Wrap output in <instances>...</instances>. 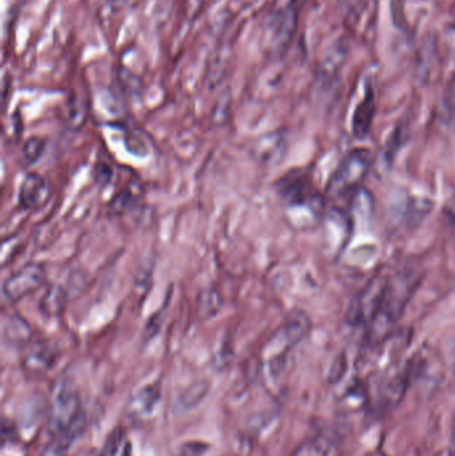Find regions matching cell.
I'll return each instance as SVG.
<instances>
[{
  "label": "cell",
  "instance_id": "e0dca14e",
  "mask_svg": "<svg viewBox=\"0 0 455 456\" xmlns=\"http://www.w3.org/2000/svg\"><path fill=\"white\" fill-rule=\"evenodd\" d=\"M336 450V439L326 434H321L299 444L290 456H333Z\"/></svg>",
  "mask_w": 455,
  "mask_h": 456
},
{
  "label": "cell",
  "instance_id": "7c38bea8",
  "mask_svg": "<svg viewBox=\"0 0 455 456\" xmlns=\"http://www.w3.org/2000/svg\"><path fill=\"white\" fill-rule=\"evenodd\" d=\"M374 115H376V93L373 88L369 87L353 115L352 128L355 138L365 139L370 134Z\"/></svg>",
  "mask_w": 455,
  "mask_h": 456
},
{
  "label": "cell",
  "instance_id": "7402d4cb",
  "mask_svg": "<svg viewBox=\"0 0 455 456\" xmlns=\"http://www.w3.org/2000/svg\"><path fill=\"white\" fill-rule=\"evenodd\" d=\"M74 439L66 436H51L50 444L43 450L42 456H66Z\"/></svg>",
  "mask_w": 455,
  "mask_h": 456
},
{
  "label": "cell",
  "instance_id": "cb8c5ba5",
  "mask_svg": "<svg viewBox=\"0 0 455 456\" xmlns=\"http://www.w3.org/2000/svg\"><path fill=\"white\" fill-rule=\"evenodd\" d=\"M5 240L8 241V244H10V248H8L7 246H4L3 244L2 246V265L3 267H5V265H8V262H10L11 259H12L13 256H15L16 252H18L19 249V239L18 238H8L5 239Z\"/></svg>",
  "mask_w": 455,
  "mask_h": 456
},
{
  "label": "cell",
  "instance_id": "ac0fdd59",
  "mask_svg": "<svg viewBox=\"0 0 455 456\" xmlns=\"http://www.w3.org/2000/svg\"><path fill=\"white\" fill-rule=\"evenodd\" d=\"M141 197V184H127L110 203V213L112 216H125L130 213L138 206Z\"/></svg>",
  "mask_w": 455,
  "mask_h": 456
},
{
  "label": "cell",
  "instance_id": "6da1fadb",
  "mask_svg": "<svg viewBox=\"0 0 455 456\" xmlns=\"http://www.w3.org/2000/svg\"><path fill=\"white\" fill-rule=\"evenodd\" d=\"M419 283L421 276L411 267L378 273L353 300L350 323L363 327L370 342H382L400 321Z\"/></svg>",
  "mask_w": 455,
  "mask_h": 456
},
{
  "label": "cell",
  "instance_id": "ba28073f",
  "mask_svg": "<svg viewBox=\"0 0 455 456\" xmlns=\"http://www.w3.org/2000/svg\"><path fill=\"white\" fill-rule=\"evenodd\" d=\"M269 20L270 45L274 50H285L290 45L298 23L296 0H275Z\"/></svg>",
  "mask_w": 455,
  "mask_h": 456
},
{
  "label": "cell",
  "instance_id": "5b68a950",
  "mask_svg": "<svg viewBox=\"0 0 455 456\" xmlns=\"http://www.w3.org/2000/svg\"><path fill=\"white\" fill-rule=\"evenodd\" d=\"M280 197L290 210H305L312 224L322 216L325 200L304 175H288L278 184Z\"/></svg>",
  "mask_w": 455,
  "mask_h": 456
},
{
  "label": "cell",
  "instance_id": "5bb4252c",
  "mask_svg": "<svg viewBox=\"0 0 455 456\" xmlns=\"http://www.w3.org/2000/svg\"><path fill=\"white\" fill-rule=\"evenodd\" d=\"M3 339L11 347H26L31 342V329L23 316H7L3 322Z\"/></svg>",
  "mask_w": 455,
  "mask_h": 456
},
{
  "label": "cell",
  "instance_id": "52a82bcc",
  "mask_svg": "<svg viewBox=\"0 0 455 456\" xmlns=\"http://www.w3.org/2000/svg\"><path fill=\"white\" fill-rule=\"evenodd\" d=\"M408 363L411 386L421 395H432L440 387L443 378V363L438 356L433 351L421 350Z\"/></svg>",
  "mask_w": 455,
  "mask_h": 456
},
{
  "label": "cell",
  "instance_id": "8992f818",
  "mask_svg": "<svg viewBox=\"0 0 455 456\" xmlns=\"http://www.w3.org/2000/svg\"><path fill=\"white\" fill-rule=\"evenodd\" d=\"M45 278L47 275L42 263H26L5 279L2 287L3 297L5 302L13 305L31 295L32 292L37 291L45 283Z\"/></svg>",
  "mask_w": 455,
  "mask_h": 456
},
{
  "label": "cell",
  "instance_id": "3957f363",
  "mask_svg": "<svg viewBox=\"0 0 455 456\" xmlns=\"http://www.w3.org/2000/svg\"><path fill=\"white\" fill-rule=\"evenodd\" d=\"M310 319L301 311L291 313L282 326L266 343L264 350V362L270 377L277 378L285 369L288 353L298 346L309 334Z\"/></svg>",
  "mask_w": 455,
  "mask_h": 456
},
{
  "label": "cell",
  "instance_id": "30bf717a",
  "mask_svg": "<svg viewBox=\"0 0 455 456\" xmlns=\"http://www.w3.org/2000/svg\"><path fill=\"white\" fill-rule=\"evenodd\" d=\"M51 187L47 179L39 174H28L21 182L20 189H19V205L24 210H35V208H42L48 198H50Z\"/></svg>",
  "mask_w": 455,
  "mask_h": 456
},
{
  "label": "cell",
  "instance_id": "d4e9b609",
  "mask_svg": "<svg viewBox=\"0 0 455 456\" xmlns=\"http://www.w3.org/2000/svg\"><path fill=\"white\" fill-rule=\"evenodd\" d=\"M112 179V168L110 166L101 165L96 166L95 167V181L96 183L102 184V186H106L111 182Z\"/></svg>",
  "mask_w": 455,
  "mask_h": 456
},
{
  "label": "cell",
  "instance_id": "44dd1931",
  "mask_svg": "<svg viewBox=\"0 0 455 456\" xmlns=\"http://www.w3.org/2000/svg\"><path fill=\"white\" fill-rule=\"evenodd\" d=\"M45 149V139L37 138V136L27 139L23 143V147H21V160H23L24 165H35L42 158Z\"/></svg>",
  "mask_w": 455,
  "mask_h": 456
},
{
  "label": "cell",
  "instance_id": "d6986e66",
  "mask_svg": "<svg viewBox=\"0 0 455 456\" xmlns=\"http://www.w3.org/2000/svg\"><path fill=\"white\" fill-rule=\"evenodd\" d=\"M222 305H223V302L215 289H203L198 295L197 305H195L198 318L202 321L214 318L221 311Z\"/></svg>",
  "mask_w": 455,
  "mask_h": 456
},
{
  "label": "cell",
  "instance_id": "277c9868",
  "mask_svg": "<svg viewBox=\"0 0 455 456\" xmlns=\"http://www.w3.org/2000/svg\"><path fill=\"white\" fill-rule=\"evenodd\" d=\"M371 167V155L368 150H353L339 163L326 189V197L331 200L352 197L363 183Z\"/></svg>",
  "mask_w": 455,
  "mask_h": 456
},
{
  "label": "cell",
  "instance_id": "9c48e42d",
  "mask_svg": "<svg viewBox=\"0 0 455 456\" xmlns=\"http://www.w3.org/2000/svg\"><path fill=\"white\" fill-rule=\"evenodd\" d=\"M410 387V371L409 363H406L393 370L382 380L378 391V406L384 410L394 409L403 401Z\"/></svg>",
  "mask_w": 455,
  "mask_h": 456
},
{
  "label": "cell",
  "instance_id": "484cf974",
  "mask_svg": "<svg viewBox=\"0 0 455 456\" xmlns=\"http://www.w3.org/2000/svg\"><path fill=\"white\" fill-rule=\"evenodd\" d=\"M207 447L202 444H183L179 450L178 456H203Z\"/></svg>",
  "mask_w": 455,
  "mask_h": 456
},
{
  "label": "cell",
  "instance_id": "603a6c76",
  "mask_svg": "<svg viewBox=\"0 0 455 456\" xmlns=\"http://www.w3.org/2000/svg\"><path fill=\"white\" fill-rule=\"evenodd\" d=\"M122 430L117 428V430L110 434L109 438L104 442L103 447H102L98 456H117L118 452H119L120 446H122Z\"/></svg>",
  "mask_w": 455,
  "mask_h": 456
},
{
  "label": "cell",
  "instance_id": "9a60e30c",
  "mask_svg": "<svg viewBox=\"0 0 455 456\" xmlns=\"http://www.w3.org/2000/svg\"><path fill=\"white\" fill-rule=\"evenodd\" d=\"M67 292L59 284H51L39 300V311L45 318H58L66 308Z\"/></svg>",
  "mask_w": 455,
  "mask_h": 456
},
{
  "label": "cell",
  "instance_id": "2e32d148",
  "mask_svg": "<svg viewBox=\"0 0 455 456\" xmlns=\"http://www.w3.org/2000/svg\"><path fill=\"white\" fill-rule=\"evenodd\" d=\"M347 56V47L345 42H336L328 48L323 53L322 59L320 61V69L318 74L323 79L333 77L334 75L338 74L341 67L344 66L345 59Z\"/></svg>",
  "mask_w": 455,
  "mask_h": 456
},
{
  "label": "cell",
  "instance_id": "7a4b0ae2",
  "mask_svg": "<svg viewBox=\"0 0 455 456\" xmlns=\"http://www.w3.org/2000/svg\"><path fill=\"white\" fill-rule=\"evenodd\" d=\"M85 414L80 406L74 383L67 378H61L53 391L48 420L51 436L71 433L80 436L85 430Z\"/></svg>",
  "mask_w": 455,
  "mask_h": 456
},
{
  "label": "cell",
  "instance_id": "8fae6325",
  "mask_svg": "<svg viewBox=\"0 0 455 456\" xmlns=\"http://www.w3.org/2000/svg\"><path fill=\"white\" fill-rule=\"evenodd\" d=\"M55 363V354L53 347L42 340L29 342L24 347L21 356V366L24 371L31 375L45 374Z\"/></svg>",
  "mask_w": 455,
  "mask_h": 456
},
{
  "label": "cell",
  "instance_id": "4fadbf2b",
  "mask_svg": "<svg viewBox=\"0 0 455 456\" xmlns=\"http://www.w3.org/2000/svg\"><path fill=\"white\" fill-rule=\"evenodd\" d=\"M160 399V385L154 383V385L146 386L141 388L138 393L131 396L128 402V414L136 419L149 417L152 414L158 402Z\"/></svg>",
  "mask_w": 455,
  "mask_h": 456
},
{
  "label": "cell",
  "instance_id": "4316f807",
  "mask_svg": "<svg viewBox=\"0 0 455 456\" xmlns=\"http://www.w3.org/2000/svg\"><path fill=\"white\" fill-rule=\"evenodd\" d=\"M449 455L455 456V418L453 423V430H451V449H449Z\"/></svg>",
  "mask_w": 455,
  "mask_h": 456
},
{
  "label": "cell",
  "instance_id": "ffe728a7",
  "mask_svg": "<svg viewBox=\"0 0 455 456\" xmlns=\"http://www.w3.org/2000/svg\"><path fill=\"white\" fill-rule=\"evenodd\" d=\"M207 390V385L203 382L197 383V385L187 388L183 394H181V396L176 399L175 404H174V411H175V414L189 411L192 407L198 406V404L203 401V398H205Z\"/></svg>",
  "mask_w": 455,
  "mask_h": 456
}]
</instances>
